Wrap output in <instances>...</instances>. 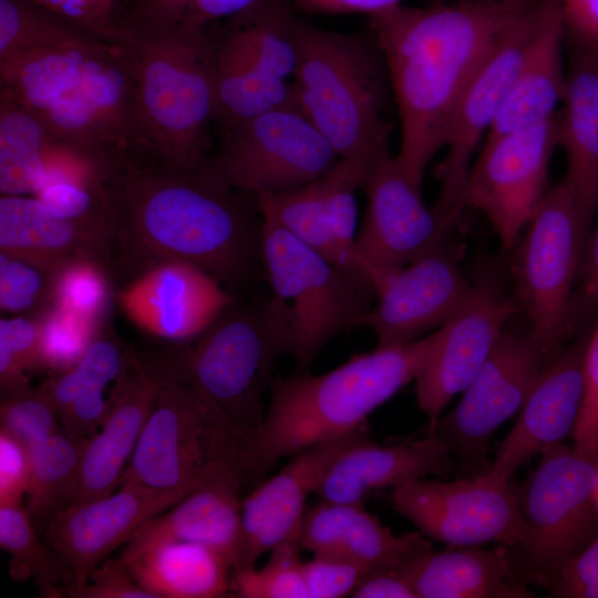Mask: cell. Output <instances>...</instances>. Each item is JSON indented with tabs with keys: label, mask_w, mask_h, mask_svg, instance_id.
Listing matches in <instances>:
<instances>
[{
	"label": "cell",
	"mask_w": 598,
	"mask_h": 598,
	"mask_svg": "<svg viewBox=\"0 0 598 598\" xmlns=\"http://www.w3.org/2000/svg\"><path fill=\"white\" fill-rule=\"evenodd\" d=\"M29 477L28 446L0 430V505L22 504Z\"/></svg>",
	"instance_id": "f5cc1de1"
},
{
	"label": "cell",
	"mask_w": 598,
	"mask_h": 598,
	"mask_svg": "<svg viewBox=\"0 0 598 598\" xmlns=\"http://www.w3.org/2000/svg\"><path fill=\"white\" fill-rule=\"evenodd\" d=\"M116 235L115 226L59 217L35 196L0 197V250L51 274L81 257L107 264Z\"/></svg>",
	"instance_id": "4316f807"
},
{
	"label": "cell",
	"mask_w": 598,
	"mask_h": 598,
	"mask_svg": "<svg viewBox=\"0 0 598 598\" xmlns=\"http://www.w3.org/2000/svg\"><path fill=\"white\" fill-rule=\"evenodd\" d=\"M185 495L123 483L115 493L68 507L45 528L48 543L66 567L69 586L64 589L84 586L113 550Z\"/></svg>",
	"instance_id": "ffe728a7"
},
{
	"label": "cell",
	"mask_w": 598,
	"mask_h": 598,
	"mask_svg": "<svg viewBox=\"0 0 598 598\" xmlns=\"http://www.w3.org/2000/svg\"><path fill=\"white\" fill-rule=\"evenodd\" d=\"M565 41L557 1L546 0L539 28L485 141L557 115L566 92Z\"/></svg>",
	"instance_id": "f546056e"
},
{
	"label": "cell",
	"mask_w": 598,
	"mask_h": 598,
	"mask_svg": "<svg viewBox=\"0 0 598 598\" xmlns=\"http://www.w3.org/2000/svg\"><path fill=\"white\" fill-rule=\"evenodd\" d=\"M367 440H370L369 431L364 425L343 436L315 444L292 455L280 471L258 483L243 498L240 568L255 566L265 553L288 538L298 537L308 496L316 494L343 454Z\"/></svg>",
	"instance_id": "44dd1931"
},
{
	"label": "cell",
	"mask_w": 598,
	"mask_h": 598,
	"mask_svg": "<svg viewBox=\"0 0 598 598\" xmlns=\"http://www.w3.org/2000/svg\"><path fill=\"white\" fill-rule=\"evenodd\" d=\"M87 441L61 431L28 446L30 477L25 508L35 527L47 528L74 504Z\"/></svg>",
	"instance_id": "d6a6232c"
},
{
	"label": "cell",
	"mask_w": 598,
	"mask_h": 598,
	"mask_svg": "<svg viewBox=\"0 0 598 598\" xmlns=\"http://www.w3.org/2000/svg\"><path fill=\"white\" fill-rule=\"evenodd\" d=\"M130 350L110 324L104 323L82 358L69 370L42 386L53 401L59 416L81 394L104 390L122 373Z\"/></svg>",
	"instance_id": "8d00e7d4"
},
{
	"label": "cell",
	"mask_w": 598,
	"mask_h": 598,
	"mask_svg": "<svg viewBox=\"0 0 598 598\" xmlns=\"http://www.w3.org/2000/svg\"><path fill=\"white\" fill-rule=\"evenodd\" d=\"M106 262L92 257L73 259L52 274V305L96 324L105 323L112 298Z\"/></svg>",
	"instance_id": "f35d334b"
},
{
	"label": "cell",
	"mask_w": 598,
	"mask_h": 598,
	"mask_svg": "<svg viewBox=\"0 0 598 598\" xmlns=\"http://www.w3.org/2000/svg\"><path fill=\"white\" fill-rule=\"evenodd\" d=\"M38 315L0 320L1 392L29 385V374L41 370Z\"/></svg>",
	"instance_id": "ee69618b"
},
{
	"label": "cell",
	"mask_w": 598,
	"mask_h": 598,
	"mask_svg": "<svg viewBox=\"0 0 598 598\" xmlns=\"http://www.w3.org/2000/svg\"><path fill=\"white\" fill-rule=\"evenodd\" d=\"M260 251L271 292L291 320V353L298 372L308 371L322 348L342 331L360 326L372 307L373 288L299 241L261 210Z\"/></svg>",
	"instance_id": "ba28073f"
},
{
	"label": "cell",
	"mask_w": 598,
	"mask_h": 598,
	"mask_svg": "<svg viewBox=\"0 0 598 598\" xmlns=\"http://www.w3.org/2000/svg\"><path fill=\"white\" fill-rule=\"evenodd\" d=\"M42 369L65 372L84 354L102 326L51 305L38 315Z\"/></svg>",
	"instance_id": "b9f144b4"
},
{
	"label": "cell",
	"mask_w": 598,
	"mask_h": 598,
	"mask_svg": "<svg viewBox=\"0 0 598 598\" xmlns=\"http://www.w3.org/2000/svg\"><path fill=\"white\" fill-rule=\"evenodd\" d=\"M588 234L560 182L549 188L513 247L515 298L550 358L573 338L571 301Z\"/></svg>",
	"instance_id": "30bf717a"
},
{
	"label": "cell",
	"mask_w": 598,
	"mask_h": 598,
	"mask_svg": "<svg viewBox=\"0 0 598 598\" xmlns=\"http://www.w3.org/2000/svg\"><path fill=\"white\" fill-rule=\"evenodd\" d=\"M390 499L421 534L452 547H519L525 537L518 489L487 471L452 482L413 480L393 487Z\"/></svg>",
	"instance_id": "4fadbf2b"
},
{
	"label": "cell",
	"mask_w": 598,
	"mask_h": 598,
	"mask_svg": "<svg viewBox=\"0 0 598 598\" xmlns=\"http://www.w3.org/2000/svg\"><path fill=\"white\" fill-rule=\"evenodd\" d=\"M295 105L338 156L371 173L391 157L393 102L382 52L372 32L343 33L298 20Z\"/></svg>",
	"instance_id": "277c9868"
},
{
	"label": "cell",
	"mask_w": 598,
	"mask_h": 598,
	"mask_svg": "<svg viewBox=\"0 0 598 598\" xmlns=\"http://www.w3.org/2000/svg\"><path fill=\"white\" fill-rule=\"evenodd\" d=\"M546 0L533 2L499 38L466 85L454 112L445 155L435 171L440 194L433 209L456 224L470 168L485 141L539 28Z\"/></svg>",
	"instance_id": "5bb4252c"
},
{
	"label": "cell",
	"mask_w": 598,
	"mask_h": 598,
	"mask_svg": "<svg viewBox=\"0 0 598 598\" xmlns=\"http://www.w3.org/2000/svg\"><path fill=\"white\" fill-rule=\"evenodd\" d=\"M460 1H474V2H515L524 0H460Z\"/></svg>",
	"instance_id": "680465c9"
},
{
	"label": "cell",
	"mask_w": 598,
	"mask_h": 598,
	"mask_svg": "<svg viewBox=\"0 0 598 598\" xmlns=\"http://www.w3.org/2000/svg\"><path fill=\"white\" fill-rule=\"evenodd\" d=\"M598 313V224L590 229L582 250L580 268L573 296L570 330L588 329Z\"/></svg>",
	"instance_id": "f907efd6"
},
{
	"label": "cell",
	"mask_w": 598,
	"mask_h": 598,
	"mask_svg": "<svg viewBox=\"0 0 598 598\" xmlns=\"http://www.w3.org/2000/svg\"><path fill=\"white\" fill-rule=\"evenodd\" d=\"M159 378L158 362H142L130 350L109 399L101 431L85 446L74 504L107 496L120 485L151 412Z\"/></svg>",
	"instance_id": "d4e9b609"
},
{
	"label": "cell",
	"mask_w": 598,
	"mask_h": 598,
	"mask_svg": "<svg viewBox=\"0 0 598 598\" xmlns=\"http://www.w3.org/2000/svg\"><path fill=\"white\" fill-rule=\"evenodd\" d=\"M117 299L145 332L183 341L196 338L237 297L199 268L166 261L145 269Z\"/></svg>",
	"instance_id": "7402d4cb"
},
{
	"label": "cell",
	"mask_w": 598,
	"mask_h": 598,
	"mask_svg": "<svg viewBox=\"0 0 598 598\" xmlns=\"http://www.w3.org/2000/svg\"><path fill=\"white\" fill-rule=\"evenodd\" d=\"M291 353V320L275 293L236 299L195 342L167 360L194 390L244 435L262 420L264 399L281 355Z\"/></svg>",
	"instance_id": "8992f818"
},
{
	"label": "cell",
	"mask_w": 598,
	"mask_h": 598,
	"mask_svg": "<svg viewBox=\"0 0 598 598\" xmlns=\"http://www.w3.org/2000/svg\"><path fill=\"white\" fill-rule=\"evenodd\" d=\"M104 39L118 35L122 0H32Z\"/></svg>",
	"instance_id": "c3c4849f"
},
{
	"label": "cell",
	"mask_w": 598,
	"mask_h": 598,
	"mask_svg": "<svg viewBox=\"0 0 598 598\" xmlns=\"http://www.w3.org/2000/svg\"><path fill=\"white\" fill-rule=\"evenodd\" d=\"M571 437L574 452L589 460L598 458V317L584 349L581 401Z\"/></svg>",
	"instance_id": "bcb514c9"
},
{
	"label": "cell",
	"mask_w": 598,
	"mask_h": 598,
	"mask_svg": "<svg viewBox=\"0 0 598 598\" xmlns=\"http://www.w3.org/2000/svg\"><path fill=\"white\" fill-rule=\"evenodd\" d=\"M298 542L313 555L339 558L367 571L400 569L417 553L432 548L420 532L395 535L363 505L324 499L306 509Z\"/></svg>",
	"instance_id": "484cf974"
},
{
	"label": "cell",
	"mask_w": 598,
	"mask_h": 598,
	"mask_svg": "<svg viewBox=\"0 0 598 598\" xmlns=\"http://www.w3.org/2000/svg\"><path fill=\"white\" fill-rule=\"evenodd\" d=\"M63 594L73 598H155L133 579L117 558L103 560L84 586L64 589Z\"/></svg>",
	"instance_id": "816d5d0a"
},
{
	"label": "cell",
	"mask_w": 598,
	"mask_h": 598,
	"mask_svg": "<svg viewBox=\"0 0 598 598\" xmlns=\"http://www.w3.org/2000/svg\"><path fill=\"white\" fill-rule=\"evenodd\" d=\"M596 461L560 444L540 455L518 489L519 548L537 571L551 576L598 534Z\"/></svg>",
	"instance_id": "8fae6325"
},
{
	"label": "cell",
	"mask_w": 598,
	"mask_h": 598,
	"mask_svg": "<svg viewBox=\"0 0 598 598\" xmlns=\"http://www.w3.org/2000/svg\"><path fill=\"white\" fill-rule=\"evenodd\" d=\"M364 189L367 209L357 248L374 289L384 272L404 267L443 244L454 225L425 205L421 188L406 178L394 156L371 173Z\"/></svg>",
	"instance_id": "d6986e66"
},
{
	"label": "cell",
	"mask_w": 598,
	"mask_h": 598,
	"mask_svg": "<svg viewBox=\"0 0 598 598\" xmlns=\"http://www.w3.org/2000/svg\"><path fill=\"white\" fill-rule=\"evenodd\" d=\"M295 3L315 13H367L371 17L400 4L401 0H293Z\"/></svg>",
	"instance_id": "9f6ffc18"
},
{
	"label": "cell",
	"mask_w": 598,
	"mask_h": 598,
	"mask_svg": "<svg viewBox=\"0 0 598 598\" xmlns=\"http://www.w3.org/2000/svg\"><path fill=\"white\" fill-rule=\"evenodd\" d=\"M558 141L566 155L560 181L589 233L598 210V52L573 48L566 92L557 113Z\"/></svg>",
	"instance_id": "f1b7e54d"
},
{
	"label": "cell",
	"mask_w": 598,
	"mask_h": 598,
	"mask_svg": "<svg viewBox=\"0 0 598 598\" xmlns=\"http://www.w3.org/2000/svg\"><path fill=\"white\" fill-rule=\"evenodd\" d=\"M0 430L24 445L63 431L59 412L43 386L1 392Z\"/></svg>",
	"instance_id": "7bdbcfd3"
},
{
	"label": "cell",
	"mask_w": 598,
	"mask_h": 598,
	"mask_svg": "<svg viewBox=\"0 0 598 598\" xmlns=\"http://www.w3.org/2000/svg\"><path fill=\"white\" fill-rule=\"evenodd\" d=\"M550 359L530 330H505L458 404L431 433L453 455L482 464L493 433L519 412Z\"/></svg>",
	"instance_id": "9a60e30c"
},
{
	"label": "cell",
	"mask_w": 598,
	"mask_h": 598,
	"mask_svg": "<svg viewBox=\"0 0 598 598\" xmlns=\"http://www.w3.org/2000/svg\"><path fill=\"white\" fill-rule=\"evenodd\" d=\"M245 485L239 464L231 465L190 491L174 505L145 522L117 557L125 563L155 544L168 540L203 545L219 554L233 573L243 556Z\"/></svg>",
	"instance_id": "cb8c5ba5"
},
{
	"label": "cell",
	"mask_w": 598,
	"mask_h": 598,
	"mask_svg": "<svg viewBox=\"0 0 598 598\" xmlns=\"http://www.w3.org/2000/svg\"><path fill=\"white\" fill-rule=\"evenodd\" d=\"M461 246L445 240L404 267L384 272L377 303L362 318L377 347L415 341L442 327L465 300L472 282L461 270Z\"/></svg>",
	"instance_id": "e0dca14e"
},
{
	"label": "cell",
	"mask_w": 598,
	"mask_h": 598,
	"mask_svg": "<svg viewBox=\"0 0 598 598\" xmlns=\"http://www.w3.org/2000/svg\"><path fill=\"white\" fill-rule=\"evenodd\" d=\"M83 31L32 0H0V58L58 45Z\"/></svg>",
	"instance_id": "74e56055"
},
{
	"label": "cell",
	"mask_w": 598,
	"mask_h": 598,
	"mask_svg": "<svg viewBox=\"0 0 598 598\" xmlns=\"http://www.w3.org/2000/svg\"><path fill=\"white\" fill-rule=\"evenodd\" d=\"M301 549L298 537H291L270 550V558L261 568L252 566L234 571L231 594L243 598H309Z\"/></svg>",
	"instance_id": "ab89813d"
},
{
	"label": "cell",
	"mask_w": 598,
	"mask_h": 598,
	"mask_svg": "<svg viewBox=\"0 0 598 598\" xmlns=\"http://www.w3.org/2000/svg\"><path fill=\"white\" fill-rule=\"evenodd\" d=\"M219 131L218 146L196 173L216 186L255 196L308 184L340 159L295 104Z\"/></svg>",
	"instance_id": "9c48e42d"
},
{
	"label": "cell",
	"mask_w": 598,
	"mask_h": 598,
	"mask_svg": "<svg viewBox=\"0 0 598 598\" xmlns=\"http://www.w3.org/2000/svg\"><path fill=\"white\" fill-rule=\"evenodd\" d=\"M116 186V238L145 269L183 262L231 289L250 286L264 270L257 196L216 186L148 154L127 156Z\"/></svg>",
	"instance_id": "7a4b0ae2"
},
{
	"label": "cell",
	"mask_w": 598,
	"mask_h": 598,
	"mask_svg": "<svg viewBox=\"0 0 598 598\" xmlns=\"http://www.w3.org/2000/svg\"><path fill=\"white\" fill-rule=\"evenodd\" d=\"M353 598H420L415 589L394 568H381L367 571L351 596Z\"/></svg>",
	"instance_id": "11a10c76"
},
{
	"label": "cell",
	"mask_w": 598,
	"mask_h": 598,
	"mask_svg": "<svg viewBox=\"0 0 598 598\" xmlns=\"http://www.w3.org/2000/svg\"><path fill=\"white\" fill-rule=\"evenodd\" d=\"M573 48L598 52V0H556Z\"/></svg>",
	"instance_id": "db71d44e"
},
{
	"label": "cell",
	"mask_w": 598,
	"mask_h": 598,
	"mask_svg": "<svg viewBox=\"0 0 598 598\" xmlns=\"http://www.w3.org/2000/svg\"><path fill=\"white\" fill-rule=\"evenodd\" d=\"M121 564L155 598H217L231 594L230 565L199 544L162 542Z\"/></svg>",
	"instance_id": "1f68e13d"
},
{
	"label": "cell",
	"mask_w": 598,
	"mask_h": 598,
	"mask_svg": "<svg viewBox=\"0 0 598 598\" xmlns=\"http://www.w3.org/2000/svg\"><path fill=\"white\" fill-rule=\"evenodd\" d=\"M135 84L138 130L148 154L196 173L215 123L216 32L206 28L121 25Z\"/></svg>",
	"instance_id": "5b68a950"
},
{
	"label": "cell",
	"mask_w": 598,
	"mask_h": 598,
	"mask_svg": "<svg viewBox=\"0 0 598 598\" xmlns=\"http://www.w3.org/2000/svg\"><path fill=\"white\" fill-rule=\"evenodd\" d=\"M518 310L515 297L489 281H475L456 312L436 329L433 349L415 379L416 402L427 415L429 433L448 402L471 383Z\"/></svg>",
	"instance_id": "ac0fdd59"
},
{
	"label": "cell",
	"mask_w": 598,
	"mask_h": 598,
	"mask_svg": "<svg viewBox=\"0 0 598 598\" xmlns=\"http://www.w3.org/2000/svg\"><path fill=\"white\" fill-rule=\"evenodd\" d=\"M158 389L120 484L188 494L239 464L244 434L172 367L158 361Z\"/></svg>",
	"instance_id": "52a82bcc"
},
{
	"label": "cell",
	"mask_w": 598,
	"mask_h": 598,
	"mask_svg": "<svg viewBox=\"0 0 598 598\" xmlns=\"http://www.w3.org/2000/svg\"><path fill=\"white\" fill-rule=\"evenodd\" d=\"M456 548L422 550L399 569L420 598L534 597L512 579V563L505 548Z\"/></svg>",
	"instance_id": "4dcf8cb0"
},
{
	"label": "cell",
	"mask_w": 598,
	"mask_h": 598,
	"mask_svg": "<svg viewBox=\"0 0 598 598\" xmlns=\"http://www.w3.org/2000/svg\"><path fill=\"white\" fill-rule=\"evenodd\" d=\"M589 329L548 361L487 472L511 480L532 458L571 436L580 409L582 355Z\"/></svg>",
	"instance_id": "603a6c76"
},
{
	"label": "cell",
	"mask_w": 598,
	"mask_h": 598,
	"mask_svg": "<svg viewBox=\"0 0 598 598\" xmlns=\"http://www.w3.org/2000/svg\"><path fill=\"white\" fill-rule=\"evenodd\" d=\"M595 498L598 507V458L596 461Z\"/></svg>",
	"instance_id": "6f0895ef"
},
{
	"label": "cell",
	"mask_w": 598,
	"mask_h": 598,
	"mask_svg": "<svg viewBox=\"0 0 598 598\" xmlns=\"http://www.w3.org/2000/svg\"><path fill=\"white\" fill-rule=\"evenodd\" d=\"M557 147V115L482 144L467 174L461 206L483 213L505 249L515 246L547 195Z\"/></svg>",
	"instance_id": "7c38bea8"
},
{
	"label": "cell",
	"mask_w": 598,
	"mask_h": 598,
	"mask_svg": "<svg viewBox=\"0 0 598 598\" xmlns=\"http://www.w3.org/2000/svg\"><path fill=\"white\" fill-rule=\"evenodd\" d=\"M258 0H130L120 25L206 28L231 18Z\"/></svg>",
	"instance_id": "60d3db41"
},
{
	"label": "cell",
	"mask_w": 598,
	"mask_h": 598,
	"mask_svg": "<svg viewBox=\"0 0 598 598\" xmlns=\"http://www.w3.org/2000/svg\"><path fill=\"white\" fill-rule=\"evenodd\" d=\"M453 454L434 433L389 445L367 440L343 454L316 494L320 499L360 504L374 492L429 476L447 477Z\"/></svg>",
	"instance_id": "83f0119b"
},
{
	"label": "cell",
	"mask_w": 598,
	"mask_h": 598,
	"mask_svg": "<svg viewBox=\"0 0 598 598\" xmlns=\"http://www.w3.org/2000/svg\"><path fill=\"white\" fill-rule=\"evenodd\" d=\"M436 340V330L415 341L353 354L338 368L311 375L274 377L260 423L244 435L239 465L244 483L258 484L287 456L349 434L415 381Z\"/></svg>",
	"instance_id": "3957f363"
},
{
	"label": "cell",
	"mask_w": 598,
	"mask_h": 598,
	"mask_svg": "<svg viewBox=\"0 0 598 598\" xmlns=\"http://www.w3.org/2000/svg\"><path fill=\"white\" fill-rule=\"evenodd\" d=\"M52 274L0 251V307L2 311L39 315L52 305Z\"/></svg>",
	"instance_id": "f6af8a7d"
},
{
	"label": "cell",
	"mask_w": 598,
	"mask_h": 598,
	"mask_svg": "<svg viewBox=\"0 0 598 598\" xmlns=\"http://www.w3.org/2000/svg\"><path fill=\"white\" fill-rule=\"evenodd\" d=\"M553 596L598 598V534L551 575Z\"/></svg>",
	"instance_id": "681fc988"
},
{
	"label": "cell",
	"mask_w": 598,
	"mask_h": 598,
	"mask_svg": "<svg viewBox=\"0 0 598 598\" xmlns=\"http://www.w3.org/2000/svg\"><path fill=\"white\" fill-rule=\"evenodd\" d=\"M94 37L83 31L58 45L0 58V83L55 137L117 154L99 126L84 73L85 50Z\"/></svg>",
	"instance_id": "2e32d148"
},
{
	"label": "cell",
	"mask_w": 598,
	"mask_h": 598,
	"mask_svg": "<svg viewBox=\"0 0 598 598\" xmlns=\"http://www.w3.org/2000/svg\"><path fill=\"white\" fill-rule=\"evenodd\" d=\"M0 546L10 555L13 577L31 578L42 594L62 596L60 582L68 578L64 561L40 540L37 527L22 504L0 505Z\"/></svg>",
	"instance_id": "d590c367"
},
{
	"label": "cell",
	"mask_w": 598,
	"mask_h": 598,
	"mask_svg": "<svg viewBox=\"0 0 598 598\" xmlns=\"http://www.w3.org/2000/svg\"><path fill=\"white\" fill-rule=\"evenodd\" d=\"M257 197L260 209L271 215L290 235L368 282L341 248L328 224L317 179L292 189Z\"/></svg>",
	"instance_id": "e575fe53"
},
{
	"label": "cell",
	"mask_w": 598,
	"mask_h": 598,
	"mask_svg": "<svg viewBox=\"0 0 598 598\" xmlns=\"http://www.w3.org/2000/svg\"><path fill=\"white\" fill-rule=\"evenodd\" d=\"M52 138L42 122L0 85L1 195H34Z\"/></svg>",
	"instance_id": "836d02e7"
},
{
	"label": "cell",
	"mask_w": 598,
	"mask_h": 598,
	"mask_svg": "<svg viewBox=\"0 0 598 598\" xmlns=\"http://www.w3.org/2000/svg\"><path fill=\"white\" fill-rule=\"evenodd\" d=\"M302 573L309 598H342L351 596L367 570L339 558L313 555L303 563Z\"/></svg>",
	"instance_id": "7dc6e473"
},
{
	"label": "cell",
	"mask_w": 598,
	"mask_h": 598,
	"mask_svg": "<svg viewBox=\"0 0 598 598\" xmlns=\"http://www.w3.org/2000/svg\"><path fill=\"white\" fill-rule=\"evenodd\" d=\"M401 4L371 17L400 123L394 159L417 188L444 150L457 103L488 52L533 3Z\"/></svg>",
	"instance_id": "6da1fadb"
}]
</instances>
